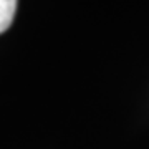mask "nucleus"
<instances>
[{"mask_svg":"<svg viewBox=\"0 0 149 149\" xmlns=\"http://www.w3.org/2000/svg\"><path fill=\"white\" fill-rule=\"evenodd\" d=\"M17 12V0H0V33L12 25Z\"/></svg>","mask_w":149,"mask_h":149,"instance_id":"nucleus-1","label":"nucleus"}]
</instances>
